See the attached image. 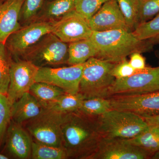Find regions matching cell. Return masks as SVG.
<instances>
[{
	"mask_svg": "<svg viewBox=\"0 0 159 159\" xmlns=\"http://www.w3.org/2000/svg\"><path fill=\"white\" fill-rule=\"evenodd\" d=\"M83 67L84 64L67 67L39 68L35 82L51 84L67 93L77 94L79 92Z\"/></svg>",
	"mask_w": 159,
	"mask_h": 159,
	"instance_id": "10",
	"label": "cell"
},
{
	"mask_svg": "<svg viewBox=\"0 0 159 159\" xmlns=\"http://www.w3.org/2000/svg\"><path fill=\"white\" fill-rule=\"evenodd\" d=\"M29 92L38 99L43 107L66 93L56 86L47 83L38 82L32 85Z\"/></svg>",
	"mask_w": 159,
	"mask_h": 159,
	"instance_id": "22",
	"label": "cell"
},
{
	"mask_svg": "<svg viewBox=\"0 0 159 159\" xmlns=\"http://www.w3.org/2000/svg\"><path fill=\"white\" fill-rule=\"evenodd\" d=\"M139 0H117L126 25L132 32L138 25Z\"/></svg>",
	"mask_w": 159,
	"mask_h": 159,
	"instance_id": "26",
	"label": "cell"
},
{
	"mask_svg": "<svg viewBox=\"0 0 159 159\" xmlns=\"http://www.w3.org/2000/svg\"><path fill=\"white\" fill-rule=\"evenodd\" d=\"M4 1V0H0V2H1V1Z\"/></svg>",
	"mask_w": 159,
	"mask_h": 159,
	"instance_id": "38",
	"label": "cell"
},
{
	"mask_svg": "<svg viewBox=\"0 0 159 159\" xmlns=\"http://www.w3.org/2000/svg\"><path fill=\"white\" fill-rule=\"evenodd\" d=\"M9 159L8 157L0 153V159Z\"/></svg>",
	"mask_w": 159,
	"mask_h": 159,
	"instance_id": "37",
	"label": "cell"
},
{
	"mask_svg": "<svg viewBox=\"0 0 159 159\" xmlns=\"http://www.w3.org/2000/svg\"><path fill=\"white\" fill-rule=\"evenodd\" d=\"M135 71L130 65L129 61L125 59L115 64L111 74L116 79H120L132 75Z\"/></svg>",
	"mask_w": 159,
	"mask_h": 159,
	"instance_id": "32",
	"label": "cell"
},
{
	"mask_svg": "<svg viewBox=\"0 0 159 159\" xmlns=\"http://www.w3.org/2000/svg\"><path fill=\"white\" fill-rule=\"evenodd\" d=\"M152 159H159V151L155 152L151 157Z\"/></svg>",
	"mask_w": 159,
	"mask_h": 159,
	"instance_id": "35",
	"label": "cell"
},
{
	"mask_svg": "<svg viewBox=\"0 0 159 159\" xmlns=\"http://www.w3.org/2000/svg\"><path fill=\"white\" fill-rule=\"evenodd\" d=\"M159 90V66L146 67L137 70L132 75L116 79L108 91L112 96H133Z\"/></svg>",
	"mask_w": 159,
	"mask_h": 159,
	"instance_id": "7",
	"label": "cell"
},
{
	"mask_svg": "<svg viewBox=\"0 0 159 159\" xmlns=\"http://www.w3.org/2000/svg\"><path fill=\"white\" fill-rule=\"evenodd\" d=\"M130 144L153 154L159 151V125H148L146 129L133 139H126Z\"/></svg>",
	"mask_w": 159,
	"mask_h": 159,
	"instance_id": "20",
	"label": "cell"
},
{
	"mask_svg": "<svg viewBox=\"0 0 159 159\" xmlns=\"http://www.w3.org/2000/svg\"><path fill=\"white\" fill-rule=\"evenodd\" d=\"M68 49L69 43L51 32L42 38L21 59L31 61L39 68L67 64Z\"/></svg>",
	"mask_w": 159,
	"mask_h": 159,
	"instance_id": "5",
	"label": "cell"
},
{
	"mask_svg": "<svg viewBox=\"0 0 159 159\" xmlns=\"http://www.w3.org/2000/svg\"><path fill=\"white\" fill-rule=\"evenodd\" d=\"M68 53L67 64L74 66L83 64L91 57H96L97 51L94 43L89 38L69 43Z\"/></svg>",
	"mask_w": 159,
	"mask_h": 159,
	"instance_id": "19",
	"label": "cell"
},
{
	"mask_svg": "<svg viewBox=\"0 0 159 159\" xmlns=\"http://www.w3.org/2000/svg\"><path fill=\"white\" fill-rule=\"evenodd\" d=\"M11 121V106L6 95L0 93V146Z\"/></svg>",
	"mask_w": 159,
	"mask_h": 159,
	"instance_id": "30",
	"label": "cell"
},
{
	"mask_svg": "<svg viewBox=\"0 0 159 159\" xmlns=\"http://www.w3.org/2000/svg\"><path fill=\"white\" fill-rule=\"evenodd\" d=\"M129 62L131 66L136 70L146 67L145 58L139 52H134L131 54Z\"/></svg>",
	"mask_w": 159,
	"mask_h": 159,
	"instance_id": "33",
	"label": "cell"
},
{
	"mask_svg": "<svg viewBox=\"0 0 159 159\" xmlns=\"http://www.w3.org/2000/svg\"><path fill=\"white\" fill-rule=\"evenodd\" d=\"M107 99L111 109L131 112L141 117L159 113V90L133 96H112Z\"/></svg>",
	"mask_w": 159,
	"mask_h": 159,
	"instance_id": "13",
	"label": "cell"
},
{
	"mask_svg": "<svg viewBox=\"0 0 159 159\" xmlns=\"http://www.w3.org/2000/svg\"><path fill=\"white\" fill-rule=\"evenodd\" d=\"M116 64L96 57L84 63L78 93L85 99L107 98L108 91L116 78L111 71Z\"/></svg>",
	"mask_w": 159,
	"mask_h": 159,
	"instance_id": "3",
	"label": "cell"
},
{
	"mask_svg": "<svg viewBox=\"0 0 159 159\" xmlns=\"http://www.w3.org/2000/svg\"><path fill=\"white\" fill-rule=\"evenodd\" d=\"M90 39L97 49L96 57L115 64L126 59L134 52L149 51L154 44L152 39L141 40L132 31L122 29L93 31Z\"/></svg>",
	"mask_w": 159,
	"mask_h": 159,
	"instance_id": "2",
	"label": "cell"
},
{
	"mask_svg": "<svg viewBox=\"0 0 159 159\" xmlns=\"http://www.w3.org/2000/svg\"><path fill=\"white\" fill-rule=\"evenodd\" d=\"M159 13V0H139L137 26L152 19Z\"/></svg>",
	"mask_w": 159,
	"mask_h": 159,
	"instance_id": "29",
	"label": "cell"
},
{
	"mask_svg": "<svg viewBox=\"0 0 159 159\" xmlns=\"http://www.w3.org/2000/svg\"><path fill=\"white\" fill-rule=\"evenodd\" d=\"M102 138L129 139L140 134L148 124L141 116L127 111L111 109L98 117Z\"/></svg>",
	"mask_w": 159,
	"mask_h": 159,
	"instance_id": "4",
	"label": "cell"
},
{
	"mask_svg": "<svg viewBox=\"0 0 159 159\" xmlns=\"http://www.w3.org/2000/svg\"><path fill=\"white\" fill-rule=\"evenodd\" d=\"M132 32L141 40L159 37V13L150 20L139 25Z\"/></svg>",
	"mask_w": 159,
	"mask_h": 159,
	"instance_id": "27",
	"label": "cell"
},
{
	"mask_svg": "<svg viewBox=\"0 0 159 159\" xmlns=\"http://www.w3.org/2000/svg\"><path fill=\"white\" fill-rule=\"evenodd\" d=\"M44 109L38 99L28 92L11 106V120L22 125L39 116Z\"/></svg>",
	"mask_w": 159,
	"mask_h": 159,
	"instance_id": "17",
	"label": "cell"
},
{
	"mask_svg": "<svg viewBox=\"0 0 159 159\" xmlns=\"http://www.w3.org/2000/svg\"><path fill=\"white\" fill-rule=\"evenodd\" d=\"M12 57L5 44L0 43V93L7 95Z\"/></svg>",
	"mask_w": 159,
	"mask_h": 159,
	"instance_id": "24",
	"label": "cell"
},
{
	"mask_svg": "<svg viewBox=\"0 0 159 159\" xmlns=\"http://www.w3.org/2000/svg\"><path fill=\"white\" fill-rule=\"evenodd\" d=\"M84 99V97L79 93H66L53 102L46 104L44 107L62 113H68L79 110Z\"/></svg>",
	"mask_w": 159,
	"mask_h": 159,
	"instance_id": "21",
	"label": "cell"
},
{
	"mask_svg": "<svg viewBox=\"0 0 159 159\" xmlns=\"http://www.w3.org/2000/svg\"><path fill=\"white\" fill-rule=\"evenodd\" d=\"M52 23L32 21L9 35L5 45L11 57L21 58L42 38L51 33Z\"/></svg>",
	"mask_w": 159,
	"mask_h": 159,
	"instance_id": "8",
	"label": "cell"
},
{
	"mask_svg": "<svg viewBox=\"0 0 159 159\" xmlns=\"http://www.w3.org/2000/svg\"><path fill=\"white\" fill-rule=\"evenodd\" d=\"M6 136V148L12 157L20 159L31 157L32 140L22 125L11 120Z\"/></svg>",
	"mask_w": 159,
	"mask_h": 159,
	"instance_id": "15",
	"label": "cell"
},
{
	"mask_svg": "<svg viewBox=\"0 0 159 159\" xmlns=\"http://www.w3.org/2000/svg\"><path fill=\"white\" fill-rule=\"evenodd\" d=\"M93 31H105L122 29L130 31L117 0H108L88 20Z\"/></svg>",
	"mask_w": 159,
	"mask_h": 159,
	"instance_id": "14",
	"label": "cell"
},
{
	"mask_svg": "<svg viewBox=\"0 0 159 159\" xmlns=\"http://www.w3.org/2000/svg\"><path fill=\"white\" fill-rule=\"evenodd\" d=\"M142 117L148 125H159V113L151 116H143Z\"/></svg>",
	"mask_w": 159,
	"mask_h": 159,
	"instance_id": "34",
	"label": "cell"
},
{
	"mask_svg": "<svg viewBox=\"0 0 159 159\" xmlns=\"http://www.w3.org/2000/svg\"><path fill=\"white\" fill-rule=\"evenodd\" d=\"M39 67L31 61L21 58L12 57L10 73V81L7 99L11 106L24 94L29 92L35 82Z\"/></svg>",
	"mask_w": 159,
	"mask_h": 159,
	"instance_id": "9",
	"label": "cell"
},
{
	"mask_svg": "<svg viewBox=\"0 0 159 159\" xmlns=\"http://www.w3.org/2000/svg\"><path fill=\"white\" fill-rule=\"evenodd\" d=\"M24 1L0 2V43L5 44L9 35L21 28L19 19Z\"/></svg>",
	"mask_w": 159,
	"mask_h": 159,
	"instance_id": "16",
	"label": "cell"
},
{
	"mask_svg": "<svg viewBox=\"0 0 159 159\" xmlns=\"http://www.w3.org/2000/svg\"><path fill=\"white\" fill-rule=\"evenodd\" d=\"M111 109L108 99L93 98L84 99L79 111L89 116H99Z\"/></svg>",
	"mask_w": 159,
	"mask_h": 159,
	"instance_id": "25",
	"label": "cell"
},
{
	"mask_svg": "<svg viewBox=\"0 0 159 159\" xmlns=\"http://www.w3.org/2000/svg\"><path fill=\"white\" fill-rule=\"evenodd\" d=\"M108 0H76L75 10L88 20Z\"/></svg>",
	"mask_w": 159,
	"mask_h": 159,
	"instance_id": "31",
	"label": "cell"
},
{
	"mask_svg": "<svg viewBox=\"0 0 159 159\" xmlns=\"http://www.w3.org/2000/svg\"><path fill=\"white\" fill-rule=\"evenodd\" d=\"M152 154L126 140L102 138L89 159H151Z\"/></svg>",
	"mask_w": 159,
	"mask_h": 159,
	"instance_id": "11",
	"label": "cell"
},
{
	"mask_svg": "<svg viewBox=\"0 0 159 159\" xmlns=\"http://www.w3.org/2000/svg\"><path fill=\"white\" fill-rule=\"evenodd\" d=\"M152 40L154 43L159 44V37L153 39H151Z\"/></svg>",
	"mask_w": 159,
	"mask_h": 159,
	"instance_id": "36",
	"label": "cell"
},
{
	"mask_svg": "<svg viewBox=\"0 0 159 159\" xmlns=\"http://www.w3.org/2000/svg\"><path fill=\"white\" fill-rule=\"evenodd\" d=\"M98 116L78 110L66 114L62 125L63 146L68 158L89 159L102 138Z\"/></svg>",
	"mask_w": 159,
	"mask_h": 159,
	"instance_id": "1",
	"label": "cell"
},
{
	"mask_svg": "<svg viewBox=\"0 0 159 159\" xmlns=\"http://www.w3.org/2000/svg\"><path fill=\"white\" fill-rule=\"evenodd\" d=\"M66 114L44 108L39 116L26 122V130L35 142L63 147L62 125Z\"/></svg>",
	"mask_w": 159,
	"mask_h": 159,
	"instance_id": "6",
	"label": "cell"
},
{
	"mask_svg": "<svg viewBox=\"0 0 159 159\" xmlns=\"http://www.w3.org/2000/svg\"><path fill=\"white\" fill-rule=\"evenodd\" d=\"M76 0H45L34 20L53 23L75 9Z\"/></svg>",
	"mask_w": 159,
	"mask_h": 159,
	"instance_id": "18",
	"label": "cell"
},
{
	"mask_svg": "<svg viewBox=\"0 0 159 159\" xmlns=\"http://www.w3.org/2000/svg\"><path fill=\"white\" fill-rule=\"evenodd\" d=\"M45 0H24L21 10L20 23L22 27L34 20Z\"/></svg>",
	"mask_w": 159,
	"mask_h": 159,
	"instance_id": "28",
	"label": "cell"
},
{
	"mask_svg": "<svg viewBox=\"0 0 159 159\" xmlns=\"http://www.w3.org/2000/svg\"><path fill=\"white\" fill-rule=\"evenodd\" d=\"M47 1H49V0H47Z\"/></svg>",
	"mask_w": 159,
	"mask_h": 159,
	"instance_id": "39",
	"label": "cell"
},
{
	"mask_svg": "<svg viewBox=\"0 0 159 159\" xmlns=\"http://www.w3.org/2000/svg\"><path fill=\"white\" fill-rule=\"evenodd\" d=\"M51 32L64 42L70 43L90 38L93 31L88 20L74 9L52 23Z\"/></svg>",
	"mask_w": 159,
	"mask_h": 159,
	"instance_id": "12",
	"label": "cell"
},
{
	"mask_svg": "<svg viewBox=\"0 0 159 159\" xmlns=\"http://www.w3.org/2000/svg\"><path fill=\"white\" fill-rule=\"evenodd\" d=\"M31 157L33 159H68L64 148L42 144L32 140Z\"/></svg>",
	"mask_w": 159,
	"mask_h": 159,
	"instance_id": "23",
	"label": "cell"
}]
</instances>
